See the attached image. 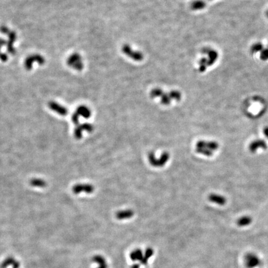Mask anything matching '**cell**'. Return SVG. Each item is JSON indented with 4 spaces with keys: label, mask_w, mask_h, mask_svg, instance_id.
Wrapping results in <instances>:
<instances>
[{
    "label": "cell",
    "mask_w": 268,
    "mask_h": 268,
    "mask_svg": "<svg viewBox=\"0 0 268 268\" xmlns=\"http://www.w3.org/2000/svg\"><path fill=\"white\" fill-rule=\"evenodd\" d=\"M170 155L169 153L165 152L162 153L159 158H157L153 152H150L148 155V159L150 165L154 167L160 168L166 165V163L169 161Z\"/></svg>",
    "instance_id": "1"
},
{
    "label": "cell",
    "mask_w": 268,
    "mask_h": 268,
    "mask_svg": "<svg viewBox=\"0 0 268 268\" xmlns=\"http://www.w3.org/2000/svg\"><path fill=\"white\" fill-rule=\"evenodd\" d=\"M245 263L247 268H255L261 264V261L256 254L249 253L245 256Z\"/></svg>",
    "instance_id": "2"
},
{
    "label": "cell",
    "mask_w": 268,
    "mask_h": 268,
    "mask_svg": "<svg viewBox=\"0 0 268 268\" xmlns=\"http://www.w3.org/2000/svg\"><path fill=\"white\" fill-rule=\"evenodd\" d=\"M73 192L75 194H80L82 193L91 194L94 191V187L90 184H78L73 187Z\"/></svg>",
    "instance_id": "3"
},
{
    "label": "cell",
    "mask_w": 268,
    "mask_h": 268,
    "mask_svg": "<svg viewBox=\"0 0 268 268\" xmlns=\"http://www.w3.org/2000/svg\"><path fill=\"white\" fill-rule=\"evenodd\" d=\"M219 144L217 142L214 141H204V140H200L197 142L196 145V148H205L207 149H209L212 152L217 150L219 148Z\"/></svg>",
    "instance_id": "4"
},
{
    "label": "cell",
    "mask_w": 268,
    "mask_h": 268,
    "mask_svg": "<svg viewBox=\"0 0 268 268\" xmlns=\"http://www.w3.org/2000/svg\"><path fill=\"white\" fill-rule=\"evenodd\" d=\"M93 125L91 124H84L82 125H79L75 128L74 135L76 139H80L82 137L83 132H90L93 131Z\"/></svg>",
    "instance_id": "5"
},
{
    "label": "cell",
    "mask_w": 268,
    "mask_h": 268,
    "mask_svg": "<svg viewBox=\"0 0 268 268\" xmlns=\"http://www.w3.org/2000/svg\"><path fill=\"white\" fill-rule=\"evenodd\" d=\"M91 116V112L90 110L86 107H81L78 110V113L74 115L72 117V120L75 123H77L78 121V117H83L84 118H88Z\"/></svg>",
    "instance_id": "6"
},
{
    "label": "cell",
    "mask_w": 268,
    "mask_h": 268,
    "mask_svg": "<svg viewBox=\"0 0 268 268\" xmlns=\"http://www.w3.org/2000/svg\"><path fill=\"white\" fill-rule=\"evenodd\" d=\"M209 200L213 203H215L220 205H223L227 202L225 197L216 194H210L209 196Z\"/></svg>",
    "instance_id": "7"
},
{
    "label": "cell",
    "mask_w": 268,
    "mask_h": 268,
    "mask_svg": "<svg viewBox=\"0 0 268 268\" xmlns=\"http://www.w3.org/2000/svg\"><path fill=\"white\" fill-rule=\"evenodd\" d=\"M267 149V145L263 140H257L253 142L249 145V150L252 152H255L258 149Z\"/></svg>",
    "instance_id": "8"
},
{
    "label": "cell",
    "mask_w": 268,
    "mask_h": 268,
    "mask_svg": "<svg viewBox=\"0 0 268 268\" xmlns=\"http://www.w3.org/2000/svg\"><path fill=\"white\" fill-rule=\"evenodd\" d=\"M134 211L131 209L120 211L117 212L116 217L119 220H123L131 218L134 215Z\"/></svg>",
    "instance_id": "9"
},
{
    "label": "cell",
    "mask_w": 268,
    "mask_h": 268,
    "mask_svg": "<svg viewBox=\"0 0 268 268\" xmlns=\"http://www.w3.org/2000/svg\"><path fill=\"white\" fill-rule=\"evenodd\" d=\"M50 106V108L52 109V110H54L59 115L65 116L67 113V110L65 107H63V106L58 105L57 104L53 103V104H52Z\"/></svg>",
    "instance_id": "10"
},
{
    "label": "cell",
    "mask_w": 268,
    "mask_h": 268,
    "mask_svg": "<svg viewBox=\"0 0 268 268\" xmlns=\"http://www.w3.org/2000/svg\"><path fill=\"white\" fill-rule=\"evenodd\" d=\"M252 219L248 216H244V217H241L237 221V225L240 227H245L252 223Z\"/></svg>",
    "instance_id": "11"
},
{
    "label": "cell",
    "mask_w": 268,
    "mask_h": 268,
    "mask_svg": "<svg viewBox=\"0 0 268 268\" xmlns=\"http://www.w3.org/2000/svg\"><path fill=\"white\" fill-rule=\"evenodd\" d=\"M31 185L36 187H44L46 185V181L41 179H34L31 181Z\"/></svg>",
    "instance_id": "12"
},
{
    "label": "cell",
    "mask_w": 268,
    "mask_h": 268,
    "mask_svg": "<svg viewBox=\"0 0 268 268\" xmlns=\"http://www.w3.org/2000/svg\"><path fill=\"white\" fill-rule=\"evenodd\" d=\"M197 153L204 155L206 157H211L213 155V152L205 148H196Z\"/></svg>",
    "instance_id": "13"
},
{
    "label": "cell",
    "mask_w": 268,
    "mask_h": 268,
    "mask_svg": "<svg viewBox=\"0 0 268 268\" xmlns=\"http://www.w3.org/2000/svg\"><path fill=\"white\" fill-rule=\"evenodd\" d=\"M264 49L263 46L261 43H255V44H253V46L251 47V52L252 53H256L258 52H261Z\"/></svg>",
    "instance_id": "14"
},
{
    "label": "cell",
    "mask_w": 268,
    "mask_h": 268,
    "mask_svg": "<svg viewBox=\"0 0 268 268\" xmlns=\"http://www.w3.org/2000/svg\"><path fill=\"white\" fill-rule=\"evenodd\" d=\"M260 58L262 60H268V49H264L260 54Z\"/></svg>",
    "instance_id": "15"
},
{
    "label": "cell",
    "mask_w": 268,
    "mask_h": 268,
    "mask_svg": "<svg viewBox=\"0 0 268 268\" xmlns=\"http://www.w3.org/2000/svg\"><path fill=\"white\" fill-rule=\"evenodd\" d=\"M264 134L266 135V137L268 139V127L264 128Z\"/></svg>",
    "instance_id": "16"
},
{
    "label": "cell",
    "mask_w": 268,
    "mask_h": 268,
    "mask_svg": "<svg viewBox=\"0 0 268 268\" xmlns=\"http://www.w3.org/2000/svg\"><path fill=\"white\" fill-rule=\"evenodd\" d=\"M266 16H267V17L268 18V10L266 11Z\"/></svg>",
    "instance_id": "17"
}]
</instances>
